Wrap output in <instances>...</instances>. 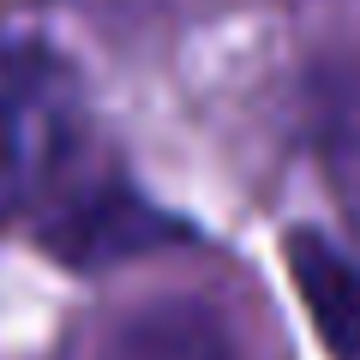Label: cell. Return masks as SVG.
Returning a JSON list of instances; mask_svg holds the SVG:
<instances>
[{
    "label": "cell",
    "mask_w": 360,
    "mask_h": 360,
    "mask_svg": "<svg viewBox=\"0 0 360 360\" xmlns=\"http://www.w3.org/2000/svg\"><path fill=\"white\" fill-rule=\"evenodd\" d=\"M78 127L72 78L37 42L0 37V217L60 168Z\"/></svg>",
    "instance_id": "cell-1"
},
{
    "label": "cell",
    "mask_w": 360,
    "mask_h": 360,
    "mask_svg": "<svg viewBox=\"0 0 360 360\" xmlns=\"http://www.w3.org/2000/svg\"><path fill=\"white\" fill-rule=\"evenodd\" d=\"M288 270H295V288L307 300L312 324H319L324 348L336 360H360V264H348L319 234H295Z\"/></svg>",
    "instance_id": "cell-2"
},
{
    "label": "cell",
    "mask_w": 360,
    "mask_h": 360,
    "mask_svg": "<svg viewBox=\"0 0 360 360\" xmlns=\"http://www.w3.org/2000/svg\"><path fill=\"white\" fill-rule=\"evenodd\" d=\"M103 360H234L229 330L198 300H150L115 324Z\"/></svg>",
    "instance_id": "cell-3"
},
{
    "label": "cell",
    "mask_w": 360,
    "mask_h": 360,
    "mask_svg": "<svg viewBox=\"0 0 360 360\" xmlns=\"http://www.w3.org/2000/svg\"><path fill=\"white\" fill-rule=\"evenodd\" d=\"M168 222L156 210H144L139 198L127 193H96L84 205H72L54 229V246L78 264H96V258H120V252H139V246L162 240Z\"/></svg>",
    "instance_id": "cell-4"
}]
</instances>
